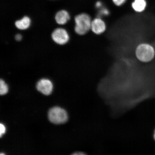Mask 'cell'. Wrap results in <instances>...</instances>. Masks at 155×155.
<instances>
[{"label": "cell", "instance_id": "4fadbf2b", "mask_svg": "<svg viewBox=\"0 0 155 155\" xmlns=\"http://www.w3.org/2000/svg\"><path fill=\"white\" fill-rule=\"evenodd\" d=\"M109 11L106 9H103L100 12V15H107L109 14Z\"/></svg>", "mask_w": 155, "mask_h": 155}, {"label": "cell", "instance_id": "5b68a950", "mask_svg": "<svg viewBox=\"0 0 155 155\" xmlns=\"http://www.w3.org/2000/svg\"><path fill=\"white\" fill-rule=\"evenodd\" d=\"M36 87L39 91L42 94L49 95L53 90V85L51 81L48 79H42L38 82Z\"/></svg>", "mask_w": 155, "mask_h": 155}, {"label": "cell", "instance_id": "5bb4252c", "mask_svg": "<svg viewBox=\"0 0 155 155\" xmlns=\"http://www.w3.org/2000/svg\"><path fill=\"white\" fill-rule=\"evenodd\" d=\"M15 40L17 41H20L22 39V37L20 34H17L15 36Z\"/></svg>", "mask_w": 155, "mask_h": 155}, {"label": "cell", "instance_id": "e0dca14e", "mask_svg": "<svg viewBox=\"0 0 155 155\" xmlns=\"http://www.w3.org/2000/svg\"><path fill=\"white\" fill-rule=\"evenodd\" d=\"M4 155V154H3V153L1 154V155Z\"/></svg>", "mask_w": 155, "mask_h": 155}, {"label": "cell", "instance_id": "52a82bcc", "mask_svg": "<svg viewBox=\"0 0 155 155\" xmlns=\"http://www.w3.org/2000/svg\"><path fill=\"white\" fill-rule=\"evenodd\" d=\"M70 18V16L69 13L64 10L58 12L55 16L56 22L60 25L65 24L69 20Z\"/></svg>", "mask_w": 155, "mask_h": 155}, {"label": "cell", "instance_id": "277c9868", "mask_svg": "<svg viewBox=\"0 0 155 155\" xmlns=\"http://www.w3.org/2000/svg\"><path fill=\"white\" fill-rule=\"evenodd\" d=\"M53 41L59 45H64L69 41V36L66 30L63 28H57L54 30L51 34Z\"/></svg>", "mask_w": 155, "mask_h": 155}, {"label": "cell", "instance_id": "9c48e42d", "mask_svg": "<svg viewBox=\"0 0 155 155\" xmlns=\"http://www.w3.org/2000/svg\"><path fill=\"white\" fill-rule=\"evenodd\" d=\"M132 6L135 11L141 12L144 11L146 8L147 2L145 0H135Z\"/></svg>", "mask_w": 155, "mask_h": 155}, {"label": "cell", "instance_id": "ba28073f", "mask_svg": "<svg viewBox=\"0 0 155 155\" xmlns=\"http://www.w3.org/2000/svg\"><path fill=\"white\" fill-rule=\"evenodd\" d=\"M31 20L29 17L25 16L22 19L15 21V27L19 30H24L28 29L30 27Z\"/></svg>", "mask_w": 155, "mask_h": 155}, {"label": "cell", "instance_id": "30bf717a", "mask_svg": "<svg viewBox=\"0 0 155 155\" xmlns=\"http://www.w3.org/2000/svg\"><path fill=\"white\" fill-rule=\"evenodd\" d=\"M8 88L4 81L2 79L0 81V94L3 95L6 94L8 92Z\"/></svg>", "mask_w": 155, "mask_h": 155}, {"label": "cell", "instance_id": "8992f818", "mask_svg": "<svg viewBox=\"0 0 155 155\" xmlns=\"http://www.w3.org/2000/svg\"><path fill=\"white\" fill-rule=\"evenodd\" d=\"M106 29L105 22L100 18L94 19L92 21L91 29L97 35H100L104 32Z\"/></svg>", "mask_w": 155, "mask_h": 155}, {"label": "cell", "instance_id": "7a4b0ae2", "mask_svg": "<svg viewBox=\"0 0 155 155\" xmlns=\"http://www.w3.org/2000/svg\"><path fill=\"white\" fill-rule=\"evenodd\" d=\"M154 48L150 44L143 43L139 45L136 50V55L139 61L148 62L153 59L155 56Z\"/></svg>", "mask_w": 155, "mask_h": 155}, {"label": "cell", "instance_id": "3957f363", "mask_svg": "<svg viewBox=\"0 0 155 155\" xmlns=\"http://www.w3.org/2000/svg\"><path fill=\"white\" fill-rule=\"evenodd\" d=\"M48 117L50 122L56 124L64 123L68 119L67 112L58 107H55L50 109L48 111Z\"/></svg>", "mask_w": 155, "mask_h": 155}, {"label": "cell", "instance_id": "7c38bea8", "mask_svg": "<svg viewBox=\"0 0 155 155\" xmlns=\"http://www.w3.org/2000/svg\"><path fill=\"white\" fill-rule=\"evenodd\" d=\"M0 130H1V132H0V136H1V137L2 134H4L5 131V127L4 125L2 124H1V125H0Z\"/></svg>", "mask_w": 155, "mask_h": 155}, {"label": "cell", "instance_id": "2e32d148", "mask_svg": "<svg viewBox=\"0 0 155 155\" xmlns=\"http://www.w3.org/2000/svg\"><path fill=\"white\" fill-rule=\"evenodd\" d=\"M154 138L155 140V131L154 134Z\"/></svg>", "mask_w": 155, "mask_h": 155}, {"label": "cell", "instance_id": "8fae6325", "mask_svg": "<svg viewBox=\"0 0 155 155\" xmlns=\"http://www.w3.org/2000/svg\"><path fill=\"white\" fill-rule=\"evenodd\" d=\"M115 4L117 6H120L123 5L126 0H112Z\"/></svg>", "mask_w": 155, "mask_h": 155}, {"label": "cell", "instance_id": "9a60e30c", "mask_svg": "<svg viewBox=\"0 0 155 155\" xmlns=\"http://www.w3.org/2000/svg\"><path fill=\"white\" fill-rule=\"evenodd\" d=\"M102 4L100 2H98L96 4V6L97 8H100L101 7Z\"/></svg>", "mask_w": 155, "mask_h": 155}, {"label": "cell", "instance_id": "6da1fadb", "mask_svg": "<svg viewBox=\"0 0 155 155\" xmlns=\"http://www.w3.org/2000/svg\"><path fill=\"white\" fill-rule=\"evenodd\" d=\"M91 20L88 15L82 13L77 15L75 18V31L78 35L86 34L91 29Z\"/></svg>", "mask_w": 155, "mask_h": 155}]
</instances>
